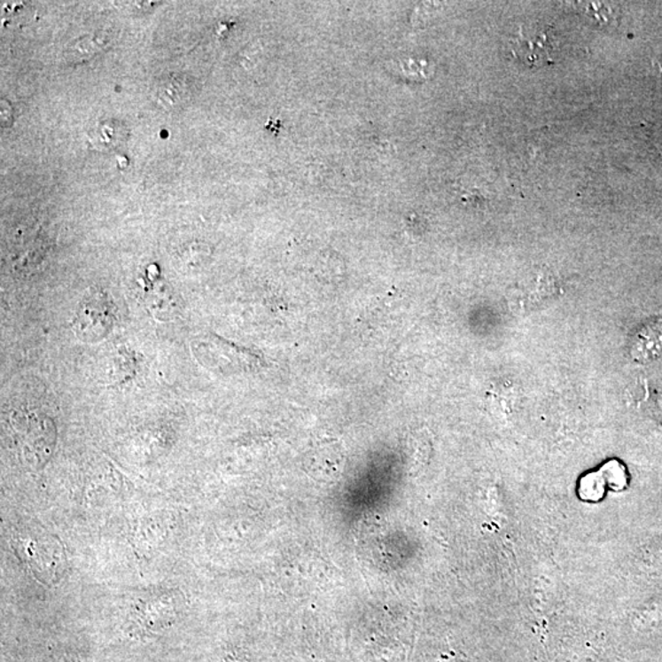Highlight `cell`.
<instances>
[{"mask_svg": "<svg viewBox=\"0 0 662 662\" xmlns=\"http://www.w3.org/2000/svg\"><path fill=\"white\" fill-rule=\"evenodd\" d=\"M310 460H312V462H310V465H315L316 469H321L322 472L328 473L329 463H331V465L337 466V468L339 469L341 462V454L338 449H335V448H332L331 446H322L319 447L318 449L315 450V452L312 453V456H310Z\"/></svg>", "mask_w": 662, "mask_h": 662, "instance_id": "52a82bcc", "label": "cell"}, {"mask_svg": "<svg viewBox=\"0 0 662 662\" xmlns=\"http://www.w3.org/2000/svg\"><path fill=\"white\" fill-rule=\"evenodd\" d=\"M129 129L123 121L105 120L97 121L88 133L90 145L96 152H108L127 142Z\"/></svg>", "mask_w": 662, "mask_h": 662, "instance_id": "3957f363", "label": "cell"}, {"mask_svg": "<svg viewBox=\"0 0 662 662\" xmlns=\"http://www.w3.org/2000/svg\"><path fill=\"white\" fill-rule=\"evenodd\" d=\"M580 5L581 12L591 20L596 21L603 27H609L610 24L616 21L617 8L609 4V3H578Z\"/></svg>", "mask_w": 662, "mask_h": 662, "instance_id": "8992f818", "label": "cell"}, {"mask_svg": "<svg viewBox=\"0 0 662 662\" xmlns=\"http://www.w3.org/2000/svg\"><path fill=\"white\" fill-rule=\"evenodd\" d=\"M510 51L521 63L529 66H542L552 60L553 43L549 32L521 27L510 41Z\"/></svg>", "mask_w": 662, "mask_h": 662, "instance_id": "6da1fadb", "label": "cell"}, {"mask_svg": "<svg viewBox=\"0 0 662 662\" xmlns=\"http://www.w3.org/2000/svg\"><path fill=\"white\" fill-rule=\"evenodd\" d=\"M108 44L110 38L104 32L79 38L66 51V59L70 63L85 62L104 51Z\"/></svg>", "mask_w": 662, "mask_h": 662, "instance_id": "5b68a950", "label": "cell"}, {"mask_svg": "<svg viewBox=\"0 0 662 662\" xmlns=\"http://www.w3.org/2000/svg\"><path fill=\"white\" fill-rule=\"evenodd\" d=\"M193 85L183 75H168L156 85L153 98L165 110L172 111L182 107L191 98Z\"/></svg>", "mask_w": 662, "mask_h": 662, "instance_id": "7a4b0ae2", "label": "cell"}, {"mask_svg": "<svg viewBox=\"0 0 662 662\" xmlns=\"http://www.w3.org/2000/svg\"><path fill=\"white\" fill-rule=\"evenodd\" d=\"M404 72L408 74L409 78L416 80L428 79L431 76V66L427 62H415L409 60L404 66Z\"/></svg>", "mask_w": 662, "mask_h": 662, "instance_id": "ba28073f", "label": "cell"}, {"mask_svg": "<svg viewBox=\"0 0 662 662\" xmlns=\"http://www.w3.org/2000/svg\"><path fill=\"white\" fill-rule=\"evenodd\" d=\"M636 360L651 361L662 354V322L648 324L636 337L635 350Z\"/></svg>", "mask_w": 662, "mask_h": 662, "instance_id": "277c9868", "label": "cell"}]
</instances>
